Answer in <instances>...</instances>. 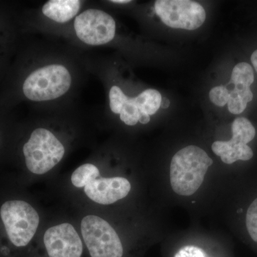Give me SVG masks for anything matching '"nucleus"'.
Returning <instances> with one entry per match:
<instances>
[{
    "instance_id": "f257e3e1",
    "label": "nucleus",
    "mask_w": 257,
    "mask_h": 257,
    "mask_svg": "<svg viewBox=\"0 0 257 257\" xmlns=\"http://www.w3.org/2000/svg\"><path fill=\"white\" fill-rule=\"evenodd\" d=\"M213 161L207 152L194 145L184 147L172 157L170 182L174 192L181 196L194 194L204 182Z\"/></svg>"
},
{
    "instance_id": "f03ea898",
    "label": "nucleus",
    "mask_w": 257,
    "mask_h": 257,
    "mask_svg": "<svg viewBox=\"0 0 257 257\" xmlns=\"http://www.w3.org/2000/svg\"><path fill=\"white\" fill-rule=\"evenodd\" d=\"M0 219L8 239L17 248L28 245L40 223L37 211L29 203L18 199L3 203L0 207Z\"/></svg>"
},
{
    "instance_id": "7ed1b4c3",
    "label": "nucleus",
    "mask_w": 257,
    "mask_h": 257,
    "mask_svg": "<svg viewBox=\"0 0 257 257\" xmlns=\"http://www.w3.org/2000/svg\"><path fill=\"white\" fill-rule=\"evenodd\" d=\"M71 84L68 69L60 64H52L30 74L24 82L23 92L30 100H52L65 94Z\"/></svg>"
},
{
    "instance_id": "20e7f679",
    "label": "nucleus",
    "mask_w": 257,
    "mask_h": 257,
    "mask_svg": "<svg viewBox=\"0 0 257 257\" xmlns=\"http://www.w3.org/2000/svg\"><path fill=\"white\" fill-rule=\"evenodd\" d=\"M23 154L29 171L35 175H43L62 160L64 147L50 131L39 128L24 145Z\"/></svg>"
},
{
    "instance_id": "39448f33",
    "label": "nucleus",
    "mask_w": 257,
    "mask_h": 257,
    "mask_svg": "<svg viewBox=\"0 0 257 257\" xmlns=\"http://www.w3.org/2000/svg\"><path fill=\"white\" fill-rule=\"evenodd\" d=\"M81 230L91 257H122L119 236L104 219L94 215L85 216Z\"/></svg>"
},
{
    "instance_id": "423d86ee",
    "label": "nucleus",
    "mask_w": 257,
    "mask_h": 257,
    "mask_svg": "<svg viewBox=\"0 0 257 257\" xmlns=\"http://www.w3.org/2000/svg\"><path fill=\"white\" fill-rule=\"evenodd\" d=\"M155 10L162 23L174 29L197 30L206 20L204 8L190 0H157Z\"/></svg>"
},
{
    "instance_id": "0eeeda50",
    "label": "nucleus",
    "mask_w": 257,
    "mask_h": 257,
    "mask_svg": "<svg viewBox=\"0 0 257 257\" xmlns=\"http://www.w3.org/2000/svg\"><path fill=\"white\" fill-rule=\"evenodd\" d=\"M232 138L229 141H216L211 145L212 151L225 164L231 165L236 161H248L253 157L252 150L247 144L252 141L256 130L249 120L236 118L231 125Z\"/></svg>"
},
{
    "instance_id": "6e6552de",
    "label": "nucleus",
    "mask_w": 257,
    "mask_h": 257,
    "mask_svg": "<svg viewBox=\"0 0 257 257\" xmlns=\"http://www.w3.org/2000/svg\"><path fill=\"white\" fill-rule=\"evenodd\" d=\"M74 30L79 40L89 45H101L115 36L116 24L112 17L96 9L86 10L74 20Z\"/></svg>"
},
{
    "instance_id": "1a4fd4ad",
    "label": "nucleus",
    "mask_w": 257,
    "mask_h": 257,
    "mask_svg": "<svg viewBox=\"0 0 257 257\" xmlns=\"http://www.w3.org/2000/svg\"><path fill=\"white\" fill-rule=\"evenodd\" d=\"M44 242L50 257H81L82 240L74 226L64 223L47 230Z\"/></svg>"
},
{
    "instance_id": "9d476101",
    "label": "nucleus",
    "mask_w": 257,
    "mask_h": 257,
    "mask_svg": "<svg viewBox=\"0 0 257 257\" xmlns=\"http://www.w3.org/2000/svg\"><path fill=\"white\" fill-rule=\"evenodd\" d=\"M131 190V184L123 177L96 179L84 187L89 199L100 204H111L126 197Z\"/></svg>"
},
{
    "instance_id": "9b49d317",
    "label": "nucleus",
    "mask_w": 257,
    "mask_h": 257,
    "mask_svg": "<svg viewBox=\"0 0 257 257\" xmlns=\"http://www.w3.org/2000/svg\"><path fill=\"white\" fill-rule=\"evenodd\" d=\"M79 0H50L42 8V13L47 18L59 23L72 20L80 9Z\"/></svg>"
},
{
    "instance_id": "f8f14e48",
    "label": "nucleus",
    "mask_w": 257,
    "mask_h": 257,
    "mask_svg": "<svg viewBox=\"0 0 257 257\" xmlns=\"http://www.w3.org/2000/svg\"><path fill=\"white\" fill-rule=\"evenodd\" d=\"M254 81V74L252 67L246 62L236 64L233 69L228 85H233V89L243 90L248 89ZM227 85V86H228Z\"/></svg>"
},
{
    "instance_id": "ddd939ff",
    "label": "nucleus",
    "mask_w": 257,
    "mask_h": 257,
    "mask_svg": "<svg viewBox=\"0 0 257 257\" xmlns=\"http://www.w3.org/2000/svg\"><path fill=\"white\" fill-rule=\"evenodd\" d=\"M139 110L143 114L153 115L160 109L162 104V95L155 89H149L140 95L134 97Z\"/></svg>"
},
{
    "instance_id": "4468645a",
    "label": "nucleus",
    "mask_w": 257,
    "mask_h": 257,
    "mask_svg": "<svg viewBox=\"0 0 257 257\" xmlns=\"http://www.w3.org/2000/svg\"><path fill=\"white\" fill-rule=\"evenodd\" d=\"M253 99V93L251 89L244 90H229V99L228 101V109L231 114H239L242 113L249 101Z\"/></svg>"
},
{
    "instance_id": "2eb2a0df",
    "label": "nucleus",
    "mask_w": 257,
    "mask_h": 257,
    "mask_svg": "<svg viewBox=\"0 0 257 257\" xmlns=\"http://www.w3.org/2000/svg\"><path fill=\"white\" fill-rule=\"evenodd\" d=\"M99 176V171L95 165L85 164L78 167L72 174L71 180L74 187H85Z\"/></svg>"
},
{
    "instance_id": "dca6fc26",
    "label": "nucleus",
    "mask_w": 257,
    "mask_h": 257,
    "mask_svg": "<svg viewBox=\"0 0 257 257\" xmlns=\"http://www.w3.org/2000/svg\"><path fill=\"white\" fill-rule=\"evenodd\" d=\"M120 119L128 126H134L140 121V112L134 97H128L120 111Z\"/></svg>"
},
{
    "instance_id": "f3484780",
    "label": "nucleus",
    "mask_w": 257,
    "mask_h": 257,
    "mask_svg": "<svg viewBox=\"0 0 257 257\" xmlns=\"http://www.w3.org/2000/svg\"><path fill=\"white\" fill-rule=\"evenodd\" d=\"M128 96L117 86H113L109 91V106L112 112L120 114Z\"/></svg>"
},
{
    "instance_id": "a211bd4d",
    "label": "nucleus",
    "mask_w": 257,
    "mask_h": 257,
    "mask_svg": "<svg viewBox=\"0 0 257 257\" xmlns=\"http://www.w3.org/2000/svg\"><path fill=\"white\" fill-rule=\"evenodd\" d=\"M246 229L253 241L257 242V198L248 207L246 216Z\"/></svg>"
},
{
    "instance_id": "6ab92c4d",
    "label": "nucleus",
    "mask_w": 257,
    "mask_h": 257,
    "mask_svg": "<svg viewBox=\"0 0 257 257\" xmlns=\"http://www.w3.org/2000/svg\"><path fill=\"white\" fill-rule=\"evenodd\" d=\"M209 99L213 104L218 106H224L229 99V91L224 86L212 88L209 92Z\"/></svg>"
},
{
    "instance_id": "aec40b11",
    "label": "nucleus",
    "mask_w": 257,
    "mask_h": 257,
    "mask_svg": "<svg viewBox=\"0 0 257 257\" xmlns=\"http://www.w3.org/2000/svg\"><path fill=\"white\" fill-rule=\"evenodd\" d=\"M175 257H207V254L202 248L189 245L180 248Z\"/></svg>"
},
{
    "instance_id": "412c9836",
    "label": "nucleus",
    "mask_w": 257,
    "mask_h": 257,
    "mask_svg": "<svg viewBox=\"0 0 257 257\" xmlns=\"http://www.w3.org/2000/svg\"><path fill=\"white\" fill-rule=\"evenodd\" d=\"M251 63H252L253 67H254L255 70L257 72V50L253 52L252 55L251 57Z\"/></svg>"
},
{
    "instance_id": "4be33fe9",
    "label": "nucleus",
    "mask_w": 257,
    "mask_h": 257,
    "mask_svg": "<svg viewBox=\"0 0 257 257\" xmlns=\"http://www.w3.org/2000/svg\"><path fill=\"white\" fill-rule=\"evenodd\" d=\"M111 3H116V4H126V3H131L130 0H112Z\"/></svg>"
}]
</instances>
